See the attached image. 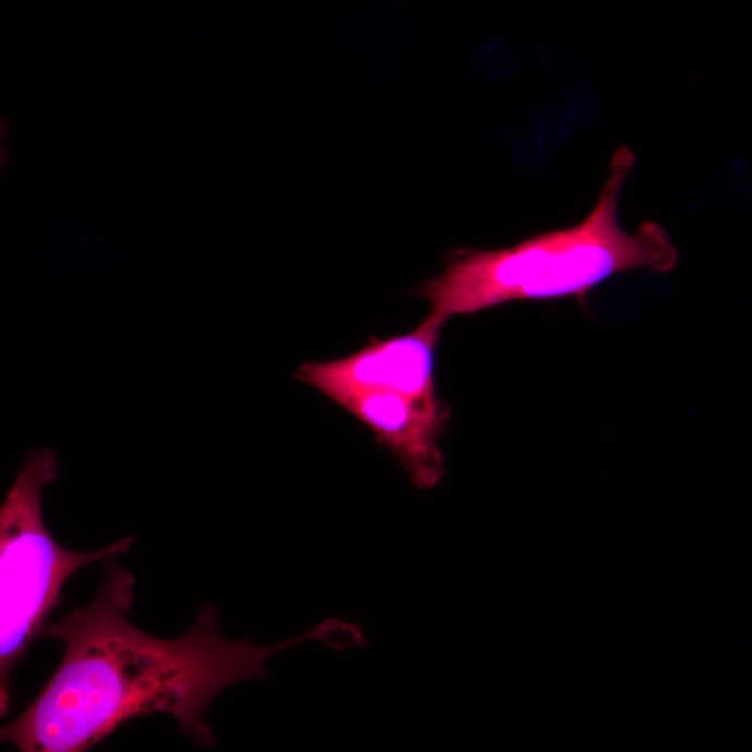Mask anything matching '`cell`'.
Returning a JSON list of instances; mask_svg holds the SVG:
<instances>
[{"instance_id":"3957f363","label":"cell","mask_w":752,"mask_h":752,"mask_svg":"<svg viewBox=\"0 0 752 752\" xmlns=\"http://www.w3.org/2000/svg\"><path fill=\"white\" fill-rule=\"evenodd\" d=\"M58 477V458L34 450L0 504V719L12 710L10 675L29 647L46 636L63 588L83 567L126 553L127 537L92 552H73L46 526L42 492Z\"/></svg>"},{"instance_id":"277c9868","label":"cell","mask_w":752,"mask_h":752,"mask_svg":"<svg viewBox=\"0 0 752 752\" xmlns=\"http://www.w3.org/2000/svg\"><path fill=\"white\" fill-rule=\"evenodd\" d=\"M444 323L428 314L410 334L373 338L348 358L301 365L294 378L336 402L363 390H402L435 398V353Z\"/></svg>"},{"instance_id":"5b68a950","label":"cell","mask_w":752,"mask_h":752,"mask_svg":"<svg viewBox=\"0 0 752 752\" xmlns=\"http://www.w3.org/2000/svg\"><path fill=\"white\" fill-rule=\"evenodd\" d=\"M335 403L364 424L376 442L398 459L415 488L429 491L442 481L444 458L440 440L447 434L452 409L438 396L363 390L341 396Z\"/></svg>"},{"instance_id":"8992f818","label":"cell","mask_w":752,"mask_h":752,"mask_svg":"<svg viewBox=\"0 0 752 752\" xmlns=\"http://www.w3.org/2000/svg\"><path fill=\"white\" fill-rule=\"evenodd\" d=\"M8 137V123L0 121V171L7 165L8 152L4 142H7Z\"/></svg>"},{"instance_id":"7a4b0ae2","label":"cell","mask_w":752,"mask_h":752,"mask_svg":"<svg viewBox=\"0 0 752 752\" xmlns=\"http://www.w3.org/2000/svg\"><path fill=\"white\" fill-rule=\"evenodd\" d=\"M635 166V152L618 147L596 205L577 225L542 231L507 249L450 254L442 274L418 289L430 304L429 314L447 323L517 301L573 297L584 303L618 274L675 271L680 252L665 227L644 221L627 231L618 222L622 191Z\"/></svg>"},{"instance_id":"6da1fadb","label":"cell","mask_w":752,"mask_h":752,"mask_svg":"<svg viewBox=\"0 0 752 752\" xmlns=\"http://www.w3.org/2000/svg\"><path fill=\"white\" fill-rule=\"evenodd\" d=\"M116 557L103 559L105 576L90 605L48 625L46 636L63 642L62 661L33 704L0 726V744L22 752H83L136 717L160 714L175 717L198 745L214 747L205 716L221 691L265 679L270 656L301 642H359L358 627L336 621L270 647L229 641L212 606L202 607L185 636L152 637L127 621L136 580Z\"/></svg>"}]
</instances>
